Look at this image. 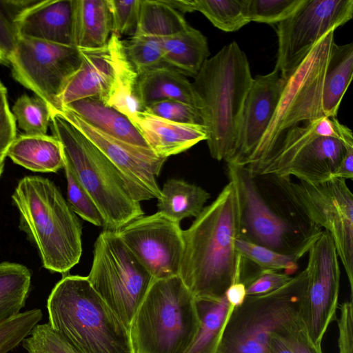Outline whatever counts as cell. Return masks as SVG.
Listing matches in <instances>:
<instances>
[{
    "label": "cell",
    "mask_w": 353,
    "mask_h": 353,
    "mask_svg": "<svg viewBox=\"0 0 353 353\" xmlns=\"http://www.w3.org/2000/svg\"><path fill=\"white\" fill-rule=\"evenodd\" d=\"M227 168L238 199L239 239L281 253L305 255L323 230L288 194L281 176L253 174L232 163Z\"/></svg>",
    "instance_id": "6da1fadb"
},
{
    "label": "cell",
    "mask_w": 353,
    "mask_h": 353,
    "mask_svg": "<svg viewBox=\"0 0 353 353\" xmlns=\"http://www.w3.org/2000/svg\"><path fill=\"white\" fill-rule=\"evenodd\" d=\"M183 235L179 276L195 299H221L235 281L238 259L239 205L232 181Z\"/></svg>",
    "instance_id": "7a4b0ae2"
},
{
    "label": "cell",
    "mask_w": 353,
    "mask_h": 353,
    "mask_svg": "<svg viewBox=\"0 0 353 353\" xmlns=\"http://www.w3.org/2000/svg\"><path fill=\"white\" fill-rule=\"evenodd\" d=\"M194 79L210 154L227 163L235 151L244 102L253 81L248 57L232 41L208 59Z\"/></svg>",
    "instance_id": "3957f363"
},
{
    "label": "cell",
    "mask_w": 353,
    "mask_h": 353,
    "mask_svg": "<svg viewBox=\"0 0 353 353\" xmlns=\"http://www.w3.org/2000/svg\"><path fill=\"white\" fill-rule=\"evenodd\" d=\"M19 228L37 248L43 266L65 274L82 254V228L77 214L53 181L41 176L20 179L12 194Z\"/></svg>",
    "instance_id": "277c9868"
},
{
    "label": "cell",
    "mask_w": 353,
    "mask_h": 353,
    "mask_svg": "<svg viewBox=\"0 0 353 353\" xmlns=\"http://www.w3.org/2000/svg\"><path fill=\"white\" fill-rule=\"evenodd\" d=\"M46 307L50 325L79 353H134L128 329L87 276H64Z\"/></svg>",
    "instance_id": "5b68a950"
},
{
    "label": "cell",
    "mask_w": 353,
    "mask_h": 353,
    "mask_svg": "<svg viewBox=\"0 0 353 353\" xmlns=\"http://www.w3.org/2000/svg\"><path fill=\"white\" fill-rule=\"evenodd\" d=\"M50 123L65 163L99 210L104 230L117 231L144 215L140 202L128 194L115 168L97 146L57 111L51 112Z\"/></svg>",
    "instance_id": "8992f818"
},
{
    "label": "cell",
    "mask_w": 353,
    "mask_h": 353,
    "mask_svg": "<svg viewBox=\"0 0 353 353\" xmlns=\"http://www.w3.org/2000/svg\"><path fill=\"white\" fill-rule=\"evenodd\" d=\"M353 145L352 130L323 117L285 131L272 150L250 171L253 174L294 176L316 185L332 179L347 148Z\"/></svg>",
    "instance_id": "52a82bcc"
},
{
    "label": "cell",
    "mask_w": 353,
    "mask_h": 353,
    "mask_svg": "<svg viewBox=\"0 0 353 353\" xmlns=\"http://www.w3.org/2000/svg\"><path fill=\"white\" fill-rule=\"evenodd\" d=\"M200 326L196 299L179 276L154 279L129 327L134 353H186Z\"/></svg>",
    "instance_id": "ba28073f"
},
{
    "label": "cell",
    "mask_w": 353,
    "mask_h": 353,
    "mask_svg": "<svg viewBox=\"0 0 353 353\" xmlns=\"http://www.w3.org/2000/svg\"><path fill=\"white\" fill-rule=\"evenodd\" d=\"M307 283L305 269L266 294L246 296L233 307L216 353H268L271 336L301 316Z\"/></svg>",
    "instance_id": "9c48e42d"
},
{
    "label": "cell",
    "mask_w": 353,
    "mask_h": 353,
    "mask_svg": "<svg viewBox=\"0 0 353 353\" xmlns=\"http://www.w3.org/2000/svg\"><path fill=\"white\" fill-rule=\"evenodd\" d=\"M334 32L330 30L323 35L285 79L270 123L255 150L242 166L250 168L263 160L288 130L324 117L323 87L334 43Z\"/></svg>",
    "instance_id": "30bf717a"
},
{
    "label": "cell",
    "mask_w": 353,
    "mask_h": 353,
    "mask_svg": "<svg viewBox=\"0 0 353 353\" xmlns=\"http://www.w3.org/2000/svg\"><path fill=\"white\" fill-rule=\"evenodd\" d=\"M89 282L129 329L154 279L117 231L103 230L94 243Z\"/></svg>",
    "instance_id": "8fae6325"
},
{
    "label": "cell",
    "mask_w": 353,
    "mask_h": 353,
    "mask_svg": "<svg viewBox=\"0 0 353 353\" xmlns=\"http://www.w3.org/2000/svg\"><path fill=\"white\" fill-rule=\"evenodd\" d=\"M292 199L315 224L331 236L353 292V194L346 180L332 178L312 185L280 176Z\"/></svg>",
    "instance_id": "7c38bea8"
},
{
    "label": "cell",
    "mask_w": 353,
    "mask_h": 353,
    "mask_svg": "<svg viewBox=\"0 0 353 353\" xmlns=\"http://www.w3.org/2000/svg\"><path fill=\"white\" fill-rule=\"evenodd\" d=\"M81 61L75 47L19 38L10 66L13 78L54 112L61 109V94Z\"/></svg>",
    "instance_id": "4fadbf2b"
},
{
    "label": "cell",
    "mask_w": 353,
    "mask_h": 353,
    "mask_svg": "<svg viewBox=\"0 0 353 353\" xmlns=\"http://www.w3.org/2000/svg\"><path fill=\"white\" fill-rule=\"evenodd\" d=\"M352 16V0H305L294 14L277 25L274 69L286 79L323 35Z\"/></svg>",
    "instance_id": "5bb4252c"
},
{
    "label": "cell",
    "mask_w": 353,
    "mask_h": 353,
    "mask_svg": "<svg viewBox=\"0 0 353 353\" xmlns=\"http://www.w3.org/2000/svg\"><path fill=\"white\" fill-rule=\"evenodd\" d=\"M305 268L307 283L301 317L311 340L321 346L330 323L336 319L340 288L339 259L330 234L323 230L308 250Z\"/></svg>",
    "instance_id": "9a60e30c"
},
{
    "label": "cell",
    "mask_w": 353,
    "mask_h": 353,
    "mask_svg": "<svg viewBox=\"0 0 353 353\" xmlns=\"http://www.w3.org/2000/svg\"><path fill=\"white\" fill-rule=\"evenodd\" d=\"M57 112L106 157L133 199L140 202L161 197V189L157 177L167 159L157 156L149 148L137 146L104 134L66 108L62 107Z\"/></svg>",
    "instance_id": "2e32d148"
},
{
    "label": "cell",
    "mask_w": 353,
    "mask_h": 353,
    "mask_svg": "<svg viewBox=\"0 0 353 353\" xmlns=\"http://www.w3.org/2000/svg\"><path fill=\"white\" fill-rule=\"evenodd\" d=\"M117 232L154 279L179 276L184 249L179 222L157 211Z\"/></svg>",
    "instance_id": "e0dca14e"
},
{
    "label": "cell",
    "mask_w": 353,
    "mask_h": 353,
    "mask_svg": "<svg viewBox=\"0 0 353 353\" xmlns=\"http://www.w3.org/2000/svg\"><path fill=\"white\" fill-rule=\"evenodd\" d=\"M79 51L81 64L61 94V108L86 98L99 99L106 105L119 71L128 60L123 41L111 34L105 46Z\"/></svg>",
    "instance_id": "ac0fdd59"
},
{
    "label": "cell",
    "mask_w": 353,
    "mask_h": 353,
    "mask_svg": "<svg viewBox=\"0 0 353 353\" xmlns=\"http://www.w3.org/2000/svg\"><path fill=\"white\" fill-rule=\"evenodd\" d=\"M285 84V79L275 69L253 78L242 110L235 151L227 163L243 165L254 152L270 123Z\"/></svg>",
    "instance_id": "d6986e66"
},
{
    "label": "cell",
    "mask_w": 353,
    "mask_h": 353,
    "mask_svg": "<svg viewBox=\"0 0 353 353\" xmlns=\"http://www.w3.org/2000/svg\"><path fill=\"white\" fill-rule=\"evenodd\" d=\"M73 21V0H37L15 23L19 38L74 47Z\"/></svg>",
    "instance_id": "ffe728a7"
},
{
    "label": "cell",
    "mask_w": 353,
    "mask_h": 353,
    "mask_svg": "<svg viewBox=\"0 0 353 353\" xmlns=\"http://www.w3.org/2000/svg\"><path fill=\"white\" fill-rule=\"evenodd\" d=\"M130 121L148 148L162 158L185 152L208 139L207 128L203 125L176 123L143 111Z\"/></svg>",
    "instance_id": "44dd1931"
},
{
    "label": "cell",
    "mask_w": 353,
    "mask_h": 353,
    "mask_svg": "<svg viewBox=\"0 0 353 353\" xmlns=\"http://www.w3.org/2000/svg\"><path fill=\"white\" fill-rule=\"evenodd\" d=\"M135 93L142 110L153 103L167 99L180 101L198 108L192 83L185 76L167 65L139 74Z\"/></svg>",
    "instance_id": "7402d4cb"
},
{
    "label": "cell",
    "mask_w": 353,
    "mask_h": 353,
    "mask_svg": "<svg viewBox=\"0 0 353 353\" xmlns=\"http://www.w3.org/2000/svg\"><path fill=\"white\" fill-rule=\"evenodd\" d=\"M6 156L14 163L37 172H57L64 167L61 143L47 134H20L9 146Z\"/></svg>",
    "instance_id": "603a6c76"
},
{
    "label": "cell",
    "mask_w": 353,
    "mask_h": 353,
    "mask_svg": "<svg viewBox=\"0 0 353 353\" xmlns=\"http://www.w3.org/2000/svg\"><path fill=\"white\" fill-rule=\"evenodd\" d=\"M63 107L105 134L137 146L148 148L128 117L99 99H83Z\"/></svg>",
    "instance_id": "cb8c5ba5"
},
{
    "label": "cell",
    "mask_w": 353,
    "mask_h": 353,
    "mask_svg": "<svg viewBox=\"0 0 353 353\" xmlns=\"http://www.w3.org/2000/svg\"><path fill=\"white\" fill-rule=\"evenodd\" d=\"M161 46L165 65L194 78L210 55L206 37L190 25L176 34L161 37Z\"/></svg>",
    "instance_id": "d4e9b609"
},
{
    "label": "cell",
    "mask_w": 353,
    "mask_h": 353,
    "mask_svg": "<svg viewBox=\"0 0 353 353\" xmlns=\"http://www.w3.org/2000/svg\"><path fill=\"white\" fill-rule=\"evenodd\" d=\"M74 44L79 50L105 46L112 34L108 0H73Z\"/></svg>",
    "instance_id": "484cf974"
},
{
    "label": "cell",
    "mask_w": 353,
    "mask_h": 353,
    "mask_svg": "<svg viewBox=\"0 0 353 353\" xmlns=\"http://www.w3.org/2000/svg\"><path fill=\"white\" fill-rule=\"evenodd\" d=\"M353 74V43L332 45L325 72L322 95L324 117H336Z\"/></svg>",
    "instance_id": "4316f807"
},
{
    "label": "cell",
    "mask_w": 353,
    "mask_h": 353,
    "mask_svg": "<svg viewBox=\"0 0 353 353\" xmlns=\"http://www.w3.org/2000/svg\"><path fill=\"white\" fill-rule=\"evenodd\" d=\"M181 12L198 11L214 26L224 32H235L250 23L248 0H166Z\"/></svg>",
    "instance_id": "83f0119b"
},
{
    "label": "cell",
    "mask_w": 353,
    "mask_h": 353,
    "mask_svg": "<svg viewBox=\"0 0 353 353\" xmlns=\"http://www.w3.org/2000/svg\"><path fill=\"white\" fill-rule=\"evenodd\" d=\"M210 194L201 187L183 180L168 179L157 199L158 212L180 223L185 218L199 215Z\"/></svg>",
    "instance_id": "f1b7e54d"
},
{
    "label": "cell",
    "mask_w": 353,
    "mask_h": 353,
    "mask_svg": "<svg viewBox=\"0 0 353 353\" xmlns=\"http://www.w3.org/2000/svg\"><path fill=\"white\" fill-rule=\"evenodd\" d=\"M196 303L200 326L186 353H216L223 327L233 307L225 295L219 300L196 299Z\"/></svg>",
    "instance_id": "f546056e"
},
{
    "label": "cell",
    "mask_w": 353,
    "mask_h": 353,
    "mask_svg": "<svg viewBox=\"0 0 353 353\" xmlns=\"http://www.w3.org/2000/svg\"><path fill=\"white\" fill-rule=\"evenodd\" d=\"M31 273L21 264L0 263V324L19 314L28 299Z\"/></svg>",
    "instance_id": "4dcf8cb0"
},
{
    "label": "cell",
    "mask_w": 353,
    "mask_h": 353,
    "mask_svg": "<svg viewBox=\"0 0 353 353\" xmlns=\"http://www.w3.org/2000/svg\"><path fill=\"white\" fill-rule=\"evenodd\" d=\"M188 25L183 14L165 1L141 0L135 34L163 37L179 32Z\"/></svg>",
    "instance_id": "1f68e13d"
},
{
    "label": "cell",
    "mask_w": 353,
    "mask_h": 353,
    "mask_svg": "<svg viewBox=\"0 0 353 353\" xmlns=\"http://www.w3.org/2000/svg\"><path fill=\"white\" fill-rule=\"evenodd\" d=\"M12 113L19 127L26 134H46L50 123L51 111L38 97L20 96L14 102Z\"/></svg>",
    "instance_id": "d6a6232c"
},
{
    "label": "cell",
    "mask_w": 353,
    "mask_h": 353,
    "mask_svg": "<svg viewBox=\"0 0 353 353\" xmlns=\"http://www.w3.org/2000/svg\"><path fill=\"white\" fill-rule=\"evenodd\" d=\"M237 252L263 269L284 271L290 275L298 268L299 261L305 255L302 254H283L259 245L241 239L236 242Z\"/></svg>",
    "instance_id": "836d02e7"
},
{
    "label": "cell",
    "mask_w": 353,
    "mask_h": 353,
    "mask_svg": "<svg viewBox=\"0 0 353 353\" xmlns=\"http://www.w3.org/2000/svg\"><path fill=\"white\" fill-rule=\"evenodd\" d=\"M127 57L137 74L165 65L163 60L161 37L134 34L123 41Z\"/></svg>",
    "instance_id": "e575fe53"
},
{
    "label": "cell",
    "mask_w": 353,
    "mask_h": 353,
    "mask_svg": "<svg viewBox=\"0 0 353 353\" xmlns=\"http://www.w3.org/2000/svg\"><path fill=\"white\" fill-rule=\"evenodd\" d=\"M35 0H0V64L10 66L19 37L17 17Z\"/></svg>",
    "instance_id": "d590c367"
},
{
    "label": "cell",
    "mask_w": 353,
    "mask_h": 353,
    "mask_svg": "<svg viewBox=\"0 0 353 353\" xmlns=\"http://www.w3.org/2000/svg\"><path fill=\"white\" fill-rule=\"evenodd\" d=\"M41 309L20 312L0 324V353H9L22 343L41 320Z\"/></svg>",
    "instance_id": "8d00e7d4"
},
{
    "label": "cell",
    "mask_w": 353,
    "mask_h": 353,
    "mask_svg": "<svg viewBox=\"0 0 353 353\" xmlns=\"http://www.w3.org/2000/svg\"><path fill=\"white\" fill-rule=\"evenodd\" d=\"M305 0H248L250 22L276 24L290 18Z\"/></svg>",
    "instance_id": "74e56055"
},
{
    "label": "cell",
    "mask_w": 353,
    "mask_h": 353,
    "mask_svg": "<svg viewBox=\"0 0 353 353\" xmlns=\"http://www.w3.org/2000/svg\"><path fill=\"white\" fill-rule=\"evenodd\" d=\"M21 343L28 353H79L48 323L36 325Z\"/></svg>",
    "instance_id": "f35d334b"
},
{
    "label": "cell",
    "mask_w": 353,
    "mask_h": 353,
    "mask_svg": "<svg viewBox=\"0 0 353 353\" xmlns=\"http://www.w3.org/2000/svg\"><path fill=\"white\" fill-rule=\"evenodd\" d=\"M63 170L67 181L68 203L71 209L83 220L96 226L103 227V219L99 210L72 175L65 163H64Z\"/></svg>",
    "instance_id": "ab89813d"
},
{
    "label": "cell",
    "mask_w": 353,
    "mask_h": 353,
    "mask_svg": "<svg viewBox=\"0 0 353 353\" xmlns=\"http://www.w3.org/2000/svg\"><path fill=\"white\" fill-rule=\"evenodd\" d=\"M142 111L176 123L204 125L202 114L198 108L177 100L157 101L145 107Z\"/></svg>",
    "instance_id": "60d3db41"
},
{
    "label": "cell",
    "mask_w": 353,
    "mask_h": 353,
    "mask_svg": "<svg viewBox=\"0 0 353 353\" xmlns=\"http://www.w3.org/2000/svg\"><path fill=\"white\" fill-rule=\"evenodd\" d=\"M112 16V34L118 37L135 34L141 0H108Z\"/></svg>",
    "instance_id": "b9f144b4"
},
{
    "label": "cell",
    "mask_w": 353,
    "mask_h": 353,
    "mask_svg": "<svg viewBox=\"0 0 353 353\" xmlns=\"http://www.w3.org/2000/svg\"><path fill=\"white\" fill-rule=\"evenodd\" d=\"M294 353H323L321 346L311 340L306 327L299 317L280 332Z\"/></svg>",
    "instance_id": "7bdbcfd3"
},
{
    "label": "cell",
    "mask_w": 353,
    "mask_h": 353,
    "mask_svg": "<svg viewBox=\"0 0 353 353\" xmlns=\"http://www.w3.org/2000/svg\"><path fill=\"white\" fill-rule=\"evenodd\" d=\"M292 277L285 272L261 268L245 285L246 296H259L270 293L284 285Z\"/></svg>",
    "instance_id": "ee69618b"
},
{
    "label": "cell",
    "mask_w": 353,
    "mask_h": 353,
    "mask_svg": "<svg viewBox=\"0 0 353 353\" xmlns=\"http://www.w3.org/2000/svg\"><path fill=\"white\" fill-rule=\"evenodd\" d=\"M338 319L339 353H353V306L352 301L339 305Z\"/></svg>",
    "instance_id": "f6af8a7d"
},
{
    "label": "cell",
    "mask_w": 353,
    "mask_h": 353,
    "mask_svg": "<svg viewBox=\"0 0 353 353\" xmlns=\"http://www.w3.org/2000/svg\"><path fill=\"white\" fill-rule=\"evenodd\" d=\"M16 137V121L8 106L0 116V154L7 152Z\"/></svg>",
    "instance_id": "bcb514c9"
},
{
    "label": "cell",
    "mask_w": 353,
    "mask_h": 353,
    "mask_svg": "<svg viewBox=\"0 0 353 353\" xmlns=\"http://www.w3.org/2000/svg\"><path fill=\"white\" fill-rule=\"evenodd\" d=\"M332 178H341L344 179H353V145H349L346 153L340 163L339 167L332 175Z\"/></svg>",
    "instance_id": "7dc6e473"
},
{
    "label": "cell",
    "mask_w": 353,
    "mask_h": 353,
    "mask_svg": "<svg viewBox=\"0 0 353 353\" xmlns=\"http://www.w3.org/2000/svg\"><path fill=\"white\" fill-rule=\"evenodd\" d=\"M225 295L231 306L241 305L246 297L245 285L240 282L233 283L226 290Z\"/></svg>",
    "instance_id": "c3c4849f"
},
{
    "label": "cell",
    "mask_w": 353,
    "mask_h": 353,
    "mask_svg": "<svg viewBox=\"0 0 353 353\" xmlns=\"http://www.w3.org/2000/svg\"><path fill=\"white\" fill-rule=\"evenodd\" d=\"M281 331L274 332L271 336L268 344V353H294L281 335Z\"/></svg>",
    "instance_id": "681fc988"
},
{
    "label": "cell",
    "mask_w": 353,
    "mask_h": 353,
    "mask_svg": "<svg viewBox=\"0 0 353 353\" xmlns=\"http://www.w3.org/2000/svg\"><path fill=\"white\" fill-rule=\"evenodd\" d=\"M8 107L7 89L0 80V116Z\"/></svg>",
    "instance_id": "f907efd6"
},
{
    "label": "cell",
    "mask_w": 353,
    "mask_h": 353,
    "mask_svg": "<svg viewBox=\"0 0 353 353\" xmlns=\"http://www.w3.org/2000/svg\"><path fill=\"white\" fill-rule=\"evenodd\" d=\"M6 153H1L0 154V178L3 172L4 165H5V159L6 157Z\"/></svg>",
    "instance_id": "816d5d0a"
}]
</instances>
